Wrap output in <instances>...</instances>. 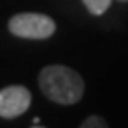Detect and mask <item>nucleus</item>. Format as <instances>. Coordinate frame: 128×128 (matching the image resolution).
<instances>
[{"label": "nucleus", "mask_w": 128, "mask_h": 128, "mask_svg": "<svg viewBox=\"0 0 128 128\" xmlns=\"http://www.w3.org/2000/svg\"><path fill=\"white\" fill-rule=\"evenodd\" d=\"M80 126H82V128H105L107 123H105V119L100 118V116H89L86 121H82V124H80Z\"/></svg>", "instance_id": "nucleus-5"}, {"label": "nucleus", "mask_w": 128, "mask_h": 128, "mask_svg": "<svg viewBox=\"0 0 128 128\" xmlns=\"http://www.w3.org/2000/svg\"><path fill=\"white\" fill-rule=\"evenodd\" d=\"M9 30L23 39H46L55 32V23L46 14L22 12L9 20Z\"/></svg>", "instance_id": "nucleus-2"}, {"label": "nucleus", "mask_w": 128, "mask_h": 128, "mask_svg": "<svg viewBox=\"0 0 128 128\" xmlns=\"http://www.w3.org/2000/svg\"><path fill=\"white\" fill-rule=\"evenodd\" d=\"M121 2H128V0H121Z\"/></svg>", "instance_id": "nucleus-6"}, {"label": "nucleus", "mask_w": 128, "mask_h": 128, "mask_svg": "<svg viewBox=\"0 0 128 128\" xmlns=\"http://www.w3.org/2000/svg\"><path fill=\"white\" fill-rule=\"evenodd\" d=\"M84 6L87 7V11L91 14H96V16H100L103 14L108 7H110V2L112 0H82Z\"/></svg>", "instance_id": "nucleus-4"}, {"label": "nucleus", "mask_w": 128, "mask_h": 128, "mask_svg": "<svg viewBox=\"0 0 128 128\" xmlns=\"http://www.w3.org/2000/svg\"><path fill=\"white\" fill-rule=\"evenodd\" d=\"M32 96L23 86H9L0 91V118L12 119L28 110Z\"/></svg>", "instance_id": "nucleus-3"}, {"label": "nucleus", "mask_w": 128, "mask_h": 128, "mask_svg": "<svg viewBox=\"0 0 128 128\" xmlns=\"http://www.w3.org/2000/svg\"><path fill=\"white\" fill-rule=\"evenodd\" d=\"M39 89L48 100L60 105H73L84 94V80L68 66H46L39 73Z\"/></svg>", "instance_id": "nucleus-1"}]
</instances>
